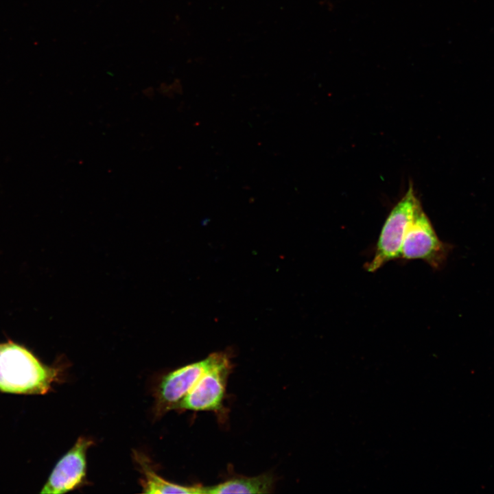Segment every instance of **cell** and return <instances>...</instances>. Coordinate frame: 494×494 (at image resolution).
<instances>
[{"instance_id": "6da1fadb", "label": "cell", "mask_w": 494, "mask_h": 494, "mask_svg": "<svg viewBox=\"0 0 494 494\" xmlns=\"http://www.w3.org/2000/svg\"><path fill=\"white\" fill-rule=\"evenodd\" d=\"M58 370L42 364L25 346L0 343V391L14 394H45L58 377Z\"/></svg>"}, {"instance_id": "5b68a950", "label": "cell", "mask_w": 494, "mask_h": 494, "mask_svg": "<svg viewBox=\"0 0 494 494\" xmlns=\"http://www.w3.org/2000/svg\"><path fill=\"white\" fill-rule=\"evenodd\" d=\"M222 353H213L202 360L180 367L166 375L158 390L159 409L161 411L176 409L202 375L217 361Z\"/></svg>"}, {"instance_id": "7a4b0ae2", "label": "cell", "mask_w": 494, "mask_h": 494, "mask_svg": "<svg viewBox=\"0 0 494 494\" xmlns=\"http://www.w3.org/2000/svg\"><path fill=\"white\" fill-rule=\"evenodd\" d=\"M419 204L410 185L403 197L390 212L381 228L373 257L366 266L368 272H374L388 261L400 258L407 227Z\"/></svg>"}, {"instance_id": "3957f363", "label": "cell", "mask_w": 494, "mask_h": 494, "mask_svg": "<svg viewBox=\"0 0 494 494\" xmlns=\"http://www.w3.org/2000/svg\"><path fill=\"white\" fill-rule=\"evenodd\" d=\"M452 248V245L438 238L420 203L407 227L400 258L423 260L432 268L440 270Z\"/></svg>"}, {"instance_id": "52a82bcc", "label": "cell", "mask_w": 494, "mask_h": 494, "mask_svg": "<svg viewBox=\"0 0 494 494\" xmlns=\"http://www.w3.org/2000/svg\"><path fill=\"white\" fill-rule=\"evenodd\" d=\"M274 478L270 473L254 477H235L216 485L204 486V494L268 493L274 488Z\"/></svg>"}, {"instance_id": "ba28073f", "label": "cell", "mask_w": 494, "mask_h": 494, "mask_svg": "<svg viewBox=\"0 0 494 494\" xmlns=\"http://www.w3.org/2000/svg\"><path fill=\"white\" fill-rule=\"evenodd\" d=\"M144 473L142 481L143 493H204V486L200 485L182 486L168 482L153 471L143 458L138 459Z\"/></svg>"}, {"instance_id": "277c9868", "label": "cell", "mask_w": 494, "mask_h": 494, "mask_svg": "<svg viewBox=\"0 0 494 494\" xmlns=\"http://www.w3.org/2000/svg\"><path fill=\"white\" fill-rule=\"evenodd\" d=\"M231 368L228 357L222 353L217 361L202 375L176 408L224 412L222 402Z\"/></svg>"}, {"instance_id": "8992f818", "label": "cell", "mask_w": 494, "mask_h": 494, "mask_svg": "<svg viewBox=\"0 0 494 494\" xmlns=\"http://www.w3.org/2000/svg\"><path fill=\"white\" fill-rule=\"evenodd\" d=\"M93 442L80 437L58 462L40 493L60 494L80 486L86 477V455Z\"/></svg>"}]
</instances>
